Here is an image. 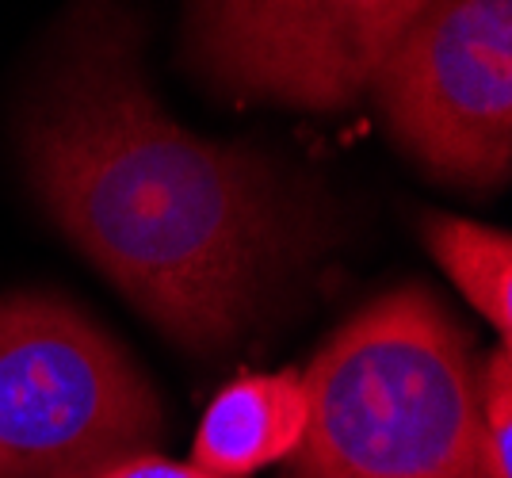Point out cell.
I'll return each instance as SVG.
<instances>
[{
	"instance_id": "5",
	"label": "cell",
	"mask_w": 512,
	"mask_h": 478,
	"mask_svg": "<svg viewBox=\"0 0 512 478\" xmlns=\"http://www.w3.org/2000/svg\"><path fill=\"white\" fill-rule=\"evenodd\" d=\"M432 0H192V62L222 92L344 108Z\"/></svg>"
},
{
	"instance_id": "2",
	"label": "cell",
	"mask_w": 512,
	"mask_h": 478,
	"mask_svg": "<svg viewBox=\"0 0 512 478\" xmlns=\"http://www.w3.org/2000/svg\"><path fill=\"white\" fill-rule=\"evenodd\" d=\"M470 333L428 287L363 303L302 375L291 478H490Z\"/></svg>"
},
{
	"instance_id": "1",
	"label": "cell",
	"mask_w": 512,
	"mask_h": 478,
	"mask_svg": "<svg viewBox=\"0 0 512 478\" xmlns=\"http://www.w3.org/2000/svg\"><path fill=\"white\" fill-rule=\"evenodd\" d=\"M54 222L153 326L192 352L260 329L329 241L310 188L157 104L115 0H77L20 119Z\"/></svg>"
},
{
	"instance_id": "6",
	"label": "cell",
	"mask_w": 512,
	"mask_h": 478,
	"mask_svg": "<svg viewBox=\"0 0 512 478\" xmlns=\"http://www.w3.org/2000/svg\"><path fill=\"white\" fill-rule=\"evenodd\" d=\"M306 429V387L299 371L245 375L214 394L199 433L192 463L222 478H245L291 459Z\"/></svg>"
},
{
	"instance_id": "3",
	"label": "cell",
	"mask_w": 512,
	"mask_h": 478,
	"mask_svg": "<svg viewBox=\"0 0 512 478\" xmlns=\"http://www.w3.org/2000/svg\"><path fill=\"white\" fill-rule=\"evenodd\" d=\"M161 440V398L107 329L62 295L0 299V478H96Z\"/></svg>"
},
{
	"instance_id": "7",
	"label": "cell",
	"mask_w": 512,
	"mask_h": 478,
	"mask_svg": "<svg viewBox=\"0 0 512 478\" xmlns=\"http://www.w3.org/2000/svg\"><path fill=\"white\" fill-rule=\"evenodd\" d=\"M425 241L451 283L490 322L501 341L512 333V241L505 230H490L467 218L428 215Z\"/></svg>"
},
{
	"instance_id": "9",
	"label": "cell",
	"mask_w": 512,
	"mask_h": 478,
	"mask_svg": "<svg viewBox=\"0 0 512 478\" xmlns=\"http://www.w3.org/2000/svg\"><path fill=\"white\" fill-rule=\"evenodd\" d=\"M96 478H222V475L203 471L195 463H172V459L157 456V452H146V456L123 459V463L107 467Z\"/></svg>"
},
{
	"instance_id": "8",
	"label": "cell",
	"mask_w": 512,
	"mask_h": 478,
	"mask_svg": "<svg viewBox=\"0 0 512 478\" xmlns=\"http://www.w3.org/2000/svg\"><path fill=\"white\" fill-rule=\"evenodd\" d=\"M478 383V429L490 478H512V360L509 341L482 356L474 368Z\"/></svg>"
},
{
	"instance_id": "4",
	"label": "cell",
	"mask_w": 512,
	"mask_h": 478,
	"mask_svg": "<svg viewBox=\"0 0 512 478\" xmlns=\"http://www.w3.org/2000/svg\"><path fill=\"white\" fill-rule=\"evenodd\" d=\"M375 96L432 176L497 188L512 165V0H432L390 46Z\"/></svg>"
}]
</instances>
